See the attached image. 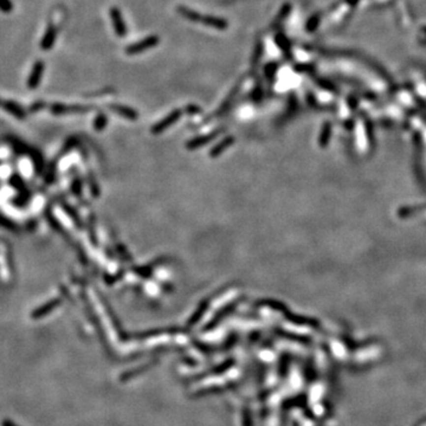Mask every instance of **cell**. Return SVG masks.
Wrapping results in <instances>:
<instances>
[{
	"mask_svg": "<svg viewBox=\"0 0 426 426\" xmlns=\"http://www.w3.org/2000/svg\"><path fill=\"white\" fill-rule=\"evenodd\" d=\"M2 426H19V425L16 424V423L12 422V420L5 419L4 422H2Z\"/></svg>",
	"mask_w": 426,
	"mask_h": 426,
	"instance_id": "44dd1931",
	"label": "cell"
},
{
	"mask_svg": "<svg viewBox=\"0 0 426 426\" xmlns=\"http://www.w3.org/2000/svg\"><path fill=\"white\" fill-rule=\"evenodd\" d=\"M156 365V361H152V363H147L145 365H141V366L135 367V368L129 369V370H125V372L122 373L121 375H120V381L121 382H128L130 380H133L134 378H136V376L145 374L147 370H150L151 368H153L154 366Z\"/></svg>",
	"mask_w": 426,
	"mask_h": 426,
	"instance_id": "52a82bcc",
	"label": "cell"
},
{
	"mask_svg": "<svg viewBox=\"0 0 426 426\" xmlns=\"http://www.w3.org/2000/svg\"><path fill=\"white\" fill-rule=\"evenodd\" d=\"M58 304H60V301H58V300H54V301H52L51 303H48V304L44 305V307L34 310V313L32 314V317H34V319H38V317L44 316V315L48 314L49 311H51L55 307H57Z\"/></svg>",
	"mask_w": 426,
	"mask_h": 426,
	"instance_id": "9a60e30c",
	"label": "cell"
},
{
	"mask_svg": "<svg viewBox=\"0 0 426 426\" xmlns=\"http://www.w3.org/2000/svg\"><path fill=\"white\" fill-rule=\"evenodd\" d=\"M183 115V110L182 109H174L173 112H171L168 114L167 116H165L161 121H159L157 123H155L152 127V133L153 134H160L161 132H163L165 129H167L168 127H171V125H173L176 122L182 118Z\"/></svg>",
	"mask_w": 426,
	"mask_h": 426,
	"instance_id": "277c9868",
	"label": "cell"
},
{
	"mask_svg": "<svg viewBox=\"0 0 426 426\" xmlns=\"http://www.w3.org/2000/svg\"><path fill=\"white\" fill-rule=\"evenodd\" d=\"M0 8H1L2 13H11L13 11V2L12 0H1L0 2Z\"/></svg>",
	"mask_w": 426,
	"mask_h": 426,
	"instance_id": "e0dca14e",
	"label": "cell"
},
{
	"mask_svg": "<svg viewBox=\"0 0 426 426\" xmlns=\"http://www.w3.org/2000/svg\"><path fill=\"white\" fill-rule=\"evenodd\" d=\"M160 43V38L156 34H152L144 38V39L139 40V42L132 43V44L127 45L124 49V52L129 56H134V55L142 54V52L151 50V49L155 48V46Z\"/></svg>",
	"mask_w": 426,
	"mask_h": 426,
	"instance_id": "6da1fadb",
	"label": "cell"
},
{
	"mask_svg": "<svg viewBox=\"0 0 426 426\" xmlns=\"http://www.w3.org/2000/svg\"><path fill=\"white\" fill-rule=\"evenodd\" d=\"M44 102H36V103H33V106L31 107V110L32 112H34V110H39V109H42L43 107H44Z\"/></svg>",
	"mask_w": 426,
	"mask_h": 426,
	"instance_id": "ffe728a7",
	"label": "cell"
},
{
	"mask_svg": "<svg viewBox=\"0 0 426 426\" xmlns=\"http://www.w3.org/2000/svg\"><path fill=\"white\" fill-rule=\"evenodd\" d=\"M2 108H4V109L6 110L7 113L12 114L14 118L20 119V120L25 119V116H26L25 110L23 109V108L20 107L19 104L17 103V102L11 101V100H4L2 101Z\"/></svg>",
	"mask_w": 426,
	"mask_h": 426,
	"instance_id": "7c38bea8",
	"label": "cell"
},
{
	"mask_svg": "<svg viewBox=\"0 0 426 426\" xmlns=\"http://www.w3.org/2000/svg\"><path fill=\"white\" fill-rule=\"evenodd\" d=\"M229 142H230V139H226V140H224V141H221V144L215 146V147L212 150V156L218 155V153H220V151L223 150V148L225 147L226 145H229Z\"/></svg>",
	"mask_w": 426,
	"mask_h": 426,
	"instance_id": "ac0fdd59",
	"label": "cell"
},
{
	"mask_svg": "<svg viewBox=\"0 0 426 426\" xmlns=\"http://www.w3.org/2000/svg\"><path fill=\"white\" fill-rule=\"evenodd\" d=\"M109 17H110V20H112V25L116 36L120 38H123L127 36L128 28H127V24H125L123 17H122V13L121 11H120V8L116 6L110 7Z\"/></svg>",
	"mask_w": 426,
	"mask_h": 426,
	"instance_id": "7a4b0ae2",
	"label": "cell"
},
{
	"mask_svg": "<svg viewBox=\"0 0 426 426\" xmlns=\"http://www.w3.org/2000/svg\"><path fill=\"white\" fill-rule=\"evenodd\" d=\"M177 12L179 13L183 18H185L186 20H188V22L191 23H197V24H199V23H201V19H203V14L198 12V11L193 10V8L185 6V5H178Z\"/></svg>",
	"mask_w": 426,
	"mask_h": 426,
	"instance_id": "30bf717a",
	"label": "cell"
},
{
	"mask_svg": "<svg viewBox=\"0 0 426 426\" xmlns=\"http://www.w3.org/2000/svg\"><path fill=\"white\" fill-rule=\"evenodd\" d=\"M91 107L80 106V104H74V106H65L62 103H54L50 107V110L55 115H65V114H76V113H86L89 112Z\"/></svg>",
	"mask_w": 426,
	"mask_h": 426,
	"instance_id": "5b68a950",
	"label": "cell"
},
{
	"mask_svg": "<svg viewBox=\"0 0 426 426\" xmlns=\"http://www.w3.org/2000/svg\"><path fill=\"white\" fill-rule=\"evenodd\" d=\"M108 122V118L104 114L100 113L97 116H96L94 120V128L97 130H102L103 128H106Z\"/></svg>",
	"mask_w": 426,
	"mask_h": 426,
	"instance_id": "2e32d148",
	"label": "cell"
},
{
	"mask_svg": "<svg viewBox=\"0 0 426 426\" xmlns=\"http://www.w3.org/2000/svg\"><path fill=\"white\" fill-rule=\"evenodd\" d=\"M225 387V386H224ZM223 386H211V387H205V389H201L193 395V398H203L206 396H212V395H218V393L224 392L226 389H224Z\"/></svg>",
	"mask_w": 426,
	"mask_h": 426,
	"instance_id": "4fadbf2b",
	"label": "cell"
},
{
	"mask_svg": "<svg viewBox=\"0 0 426 426\" xmlns=\"http://www.w3.org/2000/svg\"><path fill=\"white\" fill-rule=\"evenodd\" d=\"M57 38V28L52 23L48 24L45 29L44 34H43L42 40H40V49L43 51H50L54 48L55 43H56Z\"/></svg>",
	"mask_w": 426,
	"mask_h": 426,
	"instance_id": "8992f818",
	"label": "cell"
},
{
	"mask_svg": "<svg viewBox=\"0 0 426 426\" xmlns=\"http://www.w3.org/2000/svg\"><path fill=\"white\" fill-rule=\"evenodd\" d=\"M44 69H45V64L43 61L38 60L34 62L33 66H32L31 69L30 75H29L28 82H26V86H28L29 89L34 90L39 87L40 82H42V78H43V74H44Z\"/></svg>",
	"mask_w": 426,
	"mask_h": 426,
	"instance_id": "3957f363",
	"label": "cell"
},
{
	"mask_svg": "<svg viewBox=\"0 0 426 426\" xmlns=\"http://www.w3.org/2000/svg\"><path fill=\"white\" fill-rule=\"evenodd\" d=\"M218 133H219V130L215 129L214 132H212L211 134H209V135L199 136V138H197V139L192 140V141L189 142V144H188V147H191V148H197V147H199V146L205 145L206 142H209V141H210V140L214 139L215 136L218 135Z\"/></svg>",
	"mask_w": 426,
	"mask_h": 426,
	"instance_id": "5bb4252c",
	"label": "cell"
},
{
	"mask_svg": "<svg viewBox=\"0 0 426 426\" xmlns=\"http://www.w3.org/2000/svg\"><path fill=\"white\" fill-rule=\"evenodd\" d=\"M200 24L219 31H224L229 28V22L226 19H224L223 17L213 16V14H203V19H201Z\"/></svg>",
	"mask_w": 426,
	"mask_h": 426,
	"instance_id": "ba28073f",
	"label": "cell"
},
{
	"mask_svg": "<svg viewBox=\"0 0 426 426\" xmlns=\"http://www.w3.org/2000/svg\"><path fill=\"white\" fill-rule=\"evenodd\" d=\"M185 112L191 114V115H197V114L201 113V108L195 106V104H188V106L186 107Z\"/></svg>",
	"mask_w": 426,
	"mask_h": 426,
	"instance_id": "d6986e66",
	"label": "cell"
},
{
	"mask_svg": "<svg viewBox=\"0 0 426 426\" xmlns=\"http://www.w3.org/2000/svg\"><path fill=\"white\" fill-rule=\"evenodd\" d=\"M109 109L128 120H136L139 118V114L135 109L127 106H122V104H109Z\"/></svg>",
	"mask_w": 426,
	"mask_h": 426,
	"instance_id": "8fae6325",
	"label": "cell"
},
{
	"mask_svg": "<svg viewBox=\"0 0 426 426\" xmlns=\"http://www.w3.org/2000/svg\"><path fill=\"white\" fill-rule=\"evenodd\" d=\"M232 365H233L232 359H229V360L224 361L223 364H220L219 366L213 367V368H211L210 370H207V372L201 373V374H197V375L192 376V380L191 381L193 382V381L203 380V379H205L206 376H210V375H220V374H223V373H225L226 370H229V368H231Z\"/></svg>",
	"mask_w": 426,
	"mask_h": 426,
	"instance_id": "9c48e42d",
	"label": "cell"
}]
</instances>
